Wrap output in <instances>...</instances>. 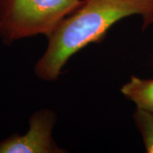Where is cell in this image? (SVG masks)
<instances>
[{"mask_svg": "<svg viewBox=\"0 0 153 153\" xmlns=\"http://www.w3.org/2000/svg\"><path fill=\"white\" fill-rule=\"evenodd\" d=\"M133 15L143 18L144 26L153 23V0H84L48 35L49 45L35 71L44 80H55L71 55L98 42L119 20Z\"/></svg>", "mask_w": 153, "mask_h": 153, "instance_id": "1", "label": "cell"}, {"mask_svg": "<svg viewBox=\"0 0 153 153\" xmlns=\"http://www.w3.org/2000/svg\"><path fill=\"white\" fill-rule=\"evenodd\" d=\"M84 0H0V37L6 43L49 35Z\"/></svg>", "mask_w": 153, "mask_h": 153, "instance_id": "2", "label": "cell"}, {"mask_svg": "<svg viewBox=\"0 0 153 153\" xmlns=\"http://www.w3.org/2000/svg\"><path fill=\"white\" fill-rule=\"evenodd\" d=\"M54 116L41 111L33 115L30 128L24 135L14 134L0 141V153L60 152L51 138Z\"/></svg>", "mask_w": 153, "mask_h": 153, "instance_id": "3", "label": "cell"}, {"mask_svg": "<svg viewBox=\"0 0 153 153\" xmlns=\"http://www.w3.org/2000/svg\"><path fill=\"white\" fill-rule=\"evenodd\" d=\"M122 93L137 105V108L153 112V79L145 80L134 76L121 89Z\"/></svg>", "mask_w": 153, "mask_h": 153, "instance_id": "4", "label": "cell"}, {"mask_svg": "<svg viewBox=\"0 0 153 153\" xmlns=\"http://www.w3.org/2000/svg\"><path fill=\"white\" fill-rule=\"evenodd\" d=\"M134 118L141 133L146 152L153 153V112L137 108Z\"/></svg>", "mask_w": 153, "mask_h": 153, "instance_id": "5", "label": "cell"}]
</instances>
